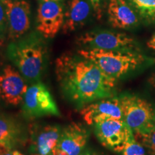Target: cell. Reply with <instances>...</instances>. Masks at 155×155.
<instances>
[{"instance_id": "obj_14", "label": "cell", "mask_w": 155, "mask_h": 155, "mask_svg": "<svg viewBox=\"0 0 155 155\" xmlns=\"http://www.w3.org/2000/svg\"><path fill=\"white\" fill-rule=\"evenodd\" d=\"M107 12L108 22L115 29L128 30L139 22L134 9L127 0H109Z\"/></svg>"}, {"instance_id": "obj_19", "label": "cell", "mask_w": 155, "mask_h": 155, "mask_svg": "<svg viewBox=\"0 0 155 155\" xmlns=\"http://www.w3.org/2000/svg\"><path fill=\"white\" fill-rule=\"evenodd\" d=\"M121 155H146V151L141 144L135 139L126 146Z\"/></svg>"}, {"instance_id": "obj_1", "label": "cell", "mask_w": 155, "mask_h": 155, "mask_svg": "<svg viewBox=\"0 0 155 155\" xmlns=\"http://www.w3.org/2000/svg\"><path fill=\"white\" fill-rule=\"evenodd\" d=\"M55 74L65 98L81 109L95 101L113 97L116 80L78 53H65L55 61Z\"/></svg>"}, {"instance_id": "obj_25", "label": "cell", "mask_w": 155, "mask_h": 155, "mask_svg": "<svg viewBox=\"0 0 155 155\" xmlns=\"http://www.w3.org/2000/svg\"><path fill=\"white\" fill-rule=\"evenodd\" d=\"M148 82L150 84V86L152 87L153 89L155 91V72L151 75V76L148 80Z\"/></svg>"}, {"instance_id": "obj_10", "label": "cell", "mask_w": 155, "mask_h": 155, "mask_svg": "<svg viewBox=\"0 0 155 155\" xmlns=\"http://www.w3.org/2000/svg\"><path fill=\"white\" fill-rule=\"evenodd\" d=\"M89 135L82 124L72 122L62 129L54 155H81L86 150Z\"/></svg>"}, {"instance_id": "obj_24", "label": "cell", "mask_w": 155, "mask_h": 155, "mask_svg": "<svg viewBox=\"0 0 155 155\" xmlns=\"http://www.w3.org/2000/svg\"><path fill=\"white\" fill-rule=\"evenodd\" d=\"M147 45L149 48L155 51V33L153 34V35L151 37L150 40L147 41Z\"/></svg>"}, {"instance_id": "obj_8", "label": "cell", "mask_w": 155, "mask_h": 155, "mask_svg": "<svg viewBox=\"0 0 155 155\" xmlns=\"http://www.w3.org/2000/svg\"><path fill=\"white\" fill-rule=\"evenodd\" d=\"M65 6L62 1H39L36 17V30L45 38L51 39L62 30Z\"/></svg>"}, {"instance_id": "obj_11", "label": "cell", "mask_w": 155, "mask_h": 155, "mask_svg": "<svg viewBox=\"0 0 155 155\" xmlns=\"http://www.w3.org/2000/svg\"><path fill=\"white\" fill-rule=\"evenodd\" d=\"M26 80L14 67L7 65L0 73V97L6 104L16 106L22 103L28 89Z\"/></svg>"}, {"instance_id": "obj_18", "label": "cell", "mask_w": 155, "mask_h": 155, "mask_svg": "<svg viewBox=\"0 0 155 155\" xmlns=\"http://www.w3.org/2000/svg\"><path fill=\"white\" fill-rule=\"evenodd\" d=\"M136 141L146 147L151 155H155V127L144 132L134 134Z\"/></svg>"}, {"instance_id": "obj_15", "label": "cell", "mask_w": 155, "mask_h": 155, "mask_svg": "<svg viewBox=\"0 0 155 155\" xmlns=\"http://www.w3.org/2000/svg\"><path fill=\"white\" fill-rule=\"evenodd\" d=\"M29 139L25 126L12 116L0 115V143L11 149L22 146Z\"/></svg>"}, {"instance_id": "obj_20", "label": "cell", "mask_w": 155, "mask_h": 155, "mask_svg": "<svg viewBox=\"0 0 155 155\" xmlns=\"http://www.w3.org/2000/svg\"><path fill=\"white\" fill-rule=\"evenodd\" d=\"M7 30V19L5 5L3 0H0V35L3 36Z\"/></svg>"}, {"instance_id": "obj_21", "label": "cell", "mask_w": 155, "mask_h": 155, "mask_svg": "<svg viewBox=\"0 0 155 155\" xmlns=\"http://www.w3.org/2000/svg\"><path fill=\"white\" fill-rule=\"evenodd\" d=\"M88 2L91 5L95 16L98 19H100L103 16L104 0H88Z\"/></svg>"}, {"instance_id": "obj_6", "label": "cell", "mask_w": 155, "mask_h": 155, "mask_svg": "<svg viewBox=\"0 0 155 155\" xmlns=\"http://www.w3.org/2000/svg\"><path fill=\"white\" fill-rule=\"evenodd\" d=\"M81 49L134 50V39L122 32L95 30L85 32L76 39Z\"/></svg>"}, {"instance_id": "obj_5", "label": "cell", "mask_w": 155, "mask_h": 155, "mask_svg": "<svg viewBox=\"0 0 155 155\" xmlns=\"http://www.w3.org/2000/svg\"><path fill=\"white\" fill-rule=\"evenodd\" d=\"M22 110L23 116L27 119L45 116H61L49 89L40 81L28 87L22 101Z\"/></svg>"}, {"instance_id": "obj_17", "label": "cell", "mask_w": 155, "mask_h": 155, "mask_svg": "<svg viewBox=\"0 0 155 155\" xmlns=\"http://www.w3.org/2000/svg\"><path fill=\"white\" fill-rule=\"evenodd\" d=\"M139 15L149 21L155 20V0H129Z\"/></svg>"}, {"instance_id": "obj_7", "label": "cell", "mask_w": 155, "mask_h": 155, "mask_svg": "<svg viewBox=\"0 0 155 155\" xmlns=\"http://www.w3.org/2000/svg\"><path fill=\"white\" fill-rule=\"evenodd\" d=\"M93 127L103 146L115 152L121 153L129 143L135 140L132 130L123 119H108Z\"/></svg>"}, {"instance_id": "obj_4", "label": "cell", "mask_w": 155, "mask_h": 155, "mask_svg": "<svg viewBox=\"0 0 155 155\" xmlns=\"http://www.w3.org/2000/svg\"><path fill=\"white\" fill-rule=\"evenodd\" d=\"M119 98L123 120L134 134L155 127V111L150 103L131 94H123Z\"/></svg>"}, {"instance_id": "obj_2", "label": "cell", "mask_w": 155, "mask_h": 155, "mask_svg": "<svg viewBox=\"0 0 155 155\" xmlns=\"http://www.w3.org/2000/svg\"><path fill=\"white\" fill-rule=\"evenodd\" d=\"M38 31L11 42L7 54L19 73L30 83L40 81L47 66L48 44Z\"/></svg>"}, {"instance_id": "obj_3", "label": "cell", "mask_w": 155, "mask_h": 155, "mask_svg": "<svg viewBox=\"0 0 155 155\" xmlns=\"http://www.w3.org/2000/svg\"><path fill=\"white\" fill-rule=\"evenodd\" d=\"M83 57L98 65L109 77L116 81L132 72L145 62L144 55L134 50H108L102 49H79Z\"/></svg>"}, {"instance_id": "obj_26", "label": "cell", "mask_w": 155, "mask_h": 155, "mask_svg": "<svg viewBox=\"0 0 155 155\" xmlns=\"http://www.w3.org/2000/svg\"><path fill=\"white\" fill-rule=\"evenodd\" d=\"M4 42H5V41H4L3 37H2V35H0V50H1V49L3 47Z\"/></svg>"}, {"instance_id": "obj_28", "label": "cell", "mask_w": 155, "mask_h": 155, "mask_svg": "<svg viewBox=\"0 0 155 155\" xmlns=\"http://www.w3.org/2000/svg\"><path fill=\"white\" fill-rule=\"evenodd\" d=\"M39 1H43V2H48V1H55V2H58V1H63V0H39Z\"/></svg>"}, {"instance_id": "obj_16", "label": "cell", "mask_w": 155, "mask_h": 155, "mask_svg": "<svg viewBox=\"0 0 155 155\" xmlns=\"http://www.w3.org/2000/svg\"><path fill=\"white\" fill-rule=\"evenodd\" d=\"M91 5L86 0H69L65 7L63 32H75L86 24L91 12Z\"/></svg>"}, {"instance_id": "obj_13", "label": "cell", "mask_w": 155, "mask_h": 155, "mask_svg": "<svg viewBox=\"0 0 155 155\" xmlns=\"http://www.w3.org/2000/svg\"><path fill=\"white\" fill-rule=\"evenodd\" d=\"M61 130L58 124L34 127L30 132L31 155H54Z\"/></svg>"}, {"instance_id": "obj_22", "label": "cell", "mask_w": 155, "mask_h": 155, "mask_svg": "<svg viewBox=\"0 0 155 155\" xmlns=\"http://www.w3.org/2000/svg\"><path fill=\"white\" fill-rule=\"evenodd\" d=\"M0 155H13L12 149L0 143Z\"/></svg>"}, {"instance_id": "obj_27", "label": "cell", "mask_w": 155, "mask_h": 155, "mask_svg": "<svg viewBox=\"0 0 155 155\" xmlns=\"http://www.w3.org/2000/svg\"><path fill=\"white\" fill-rule=\"evenodd\" d=\"M13 155H24L18 150H13Z\"/></svg>"}, {"instance_id": "obj_12", "label": "cell", "mask_w": 155, "mask_h": 155, "mask_svg": "<svg viewBox=\"0 0 155 155\" xmlns=\"http://www.w3.org/2000/svg\"><path fill=\"white\" fill-rule=\"evenodd\" d=\"M80 110L83 119L89 126L111 119H123L119 97L113 96L95 101Z\"/></svg>"}, {"instance_id": "obj_9", "label": "cell", "mask_w": 155, "mask_h": 155, "mask_svg": "<svg viewBox=\"0 0 155 155\" xmlns=\"http://www.w3.org/2000/svg\"><path fill=\"white\" fill-rule=\"evenodd\" d=\"M7 19L8 38L11 42L27 35L31 27V8L27 0H3Z\"/></svg>"}, {"instance_id": "obj_23", "label": "cell", "mask_w": 155, "mask_h": 155, "mask_svg": "<svg viewBox=\"0 0 155 155\" xmlns=\"http://www.w3.org/2000/svg\"><path fill=\"white\" fill-rule=\"evenodd\" d=\"M81 155H104V154L101 152H97L96 150H92V149L91 148H86V150L83 151L82 154Z\"/></svg>"}]
</instances>
